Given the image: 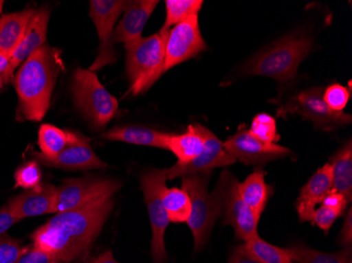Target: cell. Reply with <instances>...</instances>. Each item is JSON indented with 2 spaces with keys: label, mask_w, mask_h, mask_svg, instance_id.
Returning a JSON list of instances; mask_svg holds the SVG:
<instances>
[{
  "label": "cell",
  "mask_w": 352,
  "mask_h": 263,
  "mask_svg": "<svg viewBox=\"0 0 352 263\" xmlns=\"http://www.w3.org/2000/svg\"><path fill=\"white\" fill-rule=\"evenodd\" d=\"M16 222H19V220H17L15 217H13L11 211L8 209L7 205L0 209V236L6 234L8 229H9L12 225H15Z\"/></svg>",
  "instance_id": "f35d334b"
},
{
  "label": "cell",
  "mask_w": 352,
  "mask_h": 263,
  "mask_svg": "<svg viewBox=\"0 0 352 263\" xmlns=\"http://www.w3.org/2000/svg\"><path fill=\"white\" fill-rule=\"evenodd\" d=\"M50 19V12L47 9L36 11L30 21L25 35L19 47L11 55V65L13 71L23 65L35 51L43 47L47 38V25Z\"/></svg>",
  "instance_id": "d6986e66"
},
{
  "label": "cell",
  "mask_w": 352,
  "mask_h": 263,
  "mask_svg": "<svg viewBox=\"0 0 352 263\" xmlns=\"http://www.w3.org/2000/svg\"><path fill=\"white\" fill-rule=\"evenodd\" d=\"M248 130L253 137L267 144H276L280 140L276 119L266 113L256 115Z\"/></svg>",
  "instance_id": "f546056e"
},
{
  "label": "cell",
  "mask_w": 352,
  "mask_h": 263,
  "mask_svg": "<svg viewBox=\"0 0 352 263\" xmlns=\"http://www.w3.org/2000/svg\"><path fill=\"white\" fill-rule=\"evenodd\" d=\"M203 5L201 0H167L164 27L171 29L172 25H177L191 16L199 15Z\"/></svg>",
  "instance_id": "f1b7e54d"
},
{
  "label": "cell",
  "mask_w": 352,
  "mask_h": 263,
  "mask_svg": "<svg viewBox=\"0 0 352 263\" xmlns=\"http://www.w3.org/2000/svg\"><path fill=\"white\" fill-rule=\"evenodd\" d=\"M228 263H260L258 261L254 260L251 258L248 255L245 254L244 252L239 250L237 247H235L232 251H231L230 256H229Z\"/></svg>",
  "instance_id": "ab89813d"
},
{
  "label": "cell",
  "mask_w": 352,
  "mask_h": 263,
  "mask_svg": "<svg viewBox=\"0 0 352 263\" xmlns=\"http://www.w3.org/2000/svg\"><path fill=\"white\" fill-rule=\"evenodd\" d=\"M237 248L260 263H294L286 249L271 244L260 236L237 245Z\"/></svg>",
  "instance_id": "4316f807"
},
{
  "label": "cell",
  "mask_w": 352,
  "mask_h": 263,
  "mask_svg": "<svg viewBox=\"0 0 352 263\" xmlns=\"http://www.w3.org/2000/svg\"><path fill=\"white\" fill-rule=\"evenodd\" d=\"M35 10L6 14L0 19V52L11 56L25 35Z\"/></svg>",
  "instance_id": "7402d4cb"
},
{
  "label": "cell",
  "mask_w": 352,
  "mask_h": 263,
  "mask_svg": "<svg viewBox=\"0 0 352 263\" xmlns=\"http://www.w3.org/2000/svg\"><path fill=\"white\" fill-rule=\"evenodd\" d=\"M207 45L199 29V16H191L170 30L166 43L165 72L197 56Z\"/></svg>",
  "instance_id": "7c38bea8"
},
{
  "label": "cell",
  "mask_w": 352,
  "mask_h": 263,
  "mask_svg": "<svg viewBox=\"0 0 352 263\" xmlns=\"http://www.w3.org/2000/svg\"><path fill=\"white\" fill-rule=\"evenodd\" d=\"M122 183L104 178L66 179L57 187L56 214L82 207L104 196L116 195Z\"/></svg>",
  "instance_id": "8fae6325"
},
{
  "label": "cell",
  "mask_w": 352,
  "mask_h": 263,
  "mask_svg": "<svg viewBox=\"0 0 352 263\" xmlns=\"http://www.w3.org/2000/svg\"><path fill=\"white\" fill-rule=\"evenodd\" d=\"M43 172L36 160L23 164L15 173V187L25 190L37 189L43 185Z\"/></svg>",
  "instance_id": "4dcf8cb0"
},
{
  "label": "cell",
  "mask_w": 352,
  "mask_h": 263,
  "mask_svg": "<svg viewBox=\"0 0 352 263\" xmlns=\"http://www.w3.org/2000/svg\"><path fill=\"white\" fill-rule=\"evenodd\" d=\"M294 263H352L351 248L340 252L324 253L304 243L296 242L286 248Z\"/></svg>",
  "instance_id": "d4e9b609"
},
{
  "label": "cell",
  "mask_w": 352,
  "mask_h": 263,
  "mask_svg": "<svg viewBox=\"0 0 352 263\" xmlns=\"http://www.w3.org/2000/svg\"><path fill=\"white\" fill-rule=\"evenodd\" d=\"M162 203L170 222L187 223L191 215V201L189 195L179 187H166L162 194Z\"/></svg>",
  "instance_id": "83f0119b"
},
{
  "label": "cell",
  "mask_w": 352,
  "mask_h": 263,
  "mask_svg": "<svg viewBox=\"0 0 352 263\" xmlns=\"http://www.w3.org/2000/svg\"><path fill=\"white\" fill-rule=\"evenodd\" d=\"M90 138L76 133L75 139L55 158H47L41 153L33 152V157L43 165L66 170L104 169L107 164L93 151Z\"/></svg>",
  "instance_id": "9a60e30c"
},
{
  "label": "cell",
  "mask_w": 352,
  "mask_h": 263,
  "mask_svg": "<svg viewBox=\"0 0 352 263\" xmlns=\"http://www.w3.org/2000/svg\"><path fill=\"white\" fill-rule=\"evenodd\" d=\"M14 71L11 65V56L6 53L0 52V78L5 84L13 79Z\"/></svg>",
  "instance_id": "74e56055"
},
{
  "label": "cell",
  "mask_w": 352,
  "mask_h": 263,
  "mask_svg": "<svg viewBox=\"0 0 352 263\" xmlns=\"http://www.w3.org/2000/svg\"><path fill=\"white\" fill-rule=\"evenodd\" d=\"M114 203V195L104 196L77 209L55 214L32 233V245L54 255L61 263L85 262Z\"/></svg>",
  "instance_id": "6da1fadb"
},
{
  "label": "cell",
  "mask_w": 352,
  "mask_h": 263,
  "mask_svg": "<svg viewBox=\"0 0 352 263\" xmlns=\"http://www.w3.org/2000/svg\"><path fill=\"white\" fill-rule=\"evenodd\" d=\"M15 263H61L54 255L41 249L35 248L33 245L29 247L28 250L19 257Z\"/></svg>",
  "instance_id": "e575fe53"
},
{
  "label": "cell",
  "mask_w": 352,
  "mask_h": 263,
  "mask_svg": "<svg viewBox=\"0 0 352 263\" xmlns=\"http://www.w3.org/2000/svg\"><path fill=\"white\" fill-rule=\"evenodd\" d=\"M72 92L77 108L96 130L104 128L118 114V100L100 84L98 75L92 71L77 69Z\"/></svg>",
  "instance_id": "8992f818"
},
{
  "label": "cell",
  "mask_w": 352,
  "mask_h": 263,
  "mask_svg": "<svg viewBox=\"0 0 352 263\" xmlns=\"http://www.w3.org/2000/svg\"><path fill=\"white\" fill-rule=\"evenodd\" d=\"M23 247V240L13 238L6 234L0 236V263H15L19 257L28 250Z\"/></svg>",
  "instance_id": "1f68e13d"
},
{
  "label": "cell",
  "mask_w": 352,
  "mask_h": 263,
  "mask_svg": "<svg viewBox=\"0 0 352 263\" xmlns=\"http://www.w3.org/2000/svg\"><path fill=\"white\" fill-rule=\"evenodd\" d=\"M76 133L61 130L52 124H43L39 128L38 144L41 155L55 158L72 144Z\"/></svg>",
  "instance_id": "484cf974"
},
{
  "label": "cell",
  "mask_w": 352,
  "mask_h": 263,
  "mask_svg": "<svg viewBox=\"0 0 352 263\" xmlns=\"http://www.w3.org/2000/svg\"><path fill=\"white\" fill-rule=\"evenodd\" d=\"M167 169H151L140 176V189L144 194L151 223V258L153 263H167L165 232L170 221L162 203V194L167 187Z\"/></svg>",
  "instance_id": "52a82bcc"
},
{
  "label": "cell",
  "mask_w": 352,
  "mask_h": 263,
  "mask_svg": "<svg viewBox=\"0 0 352 263\" xmlns=\"http://www.w3.org/2000/svg\"><path fill=\"white\" fill-rule=\"evenodd\" d=\"M172 133H165L161 130L142 126H116L102 134L104 139L111 141H122L136 146H153L158 149L168 150V140Z\"/></svg>",
  "instance_id": "44dd1931"
},
{
  "label": "cell",
  "mask_w": 352,
  "mask_h": 263,
  "mask_svg": "<svg viewBox=\"0 0 352 263\" xmlns=\"http://www.w3.org/2000/svg\"><path fill=\"white\" fill-rule=\"evenodd\" d=\"M323 91V88H311L298 93L278 111V114L300 115L312 122L316 128L323 130H330L351 124V115L334 112L325 104Z\"/></svg>",
  "instance_id": "ba28073f"
},
{
  "label": "cell",
  "mask_w": 352,
  "mask_h": 263,
  "mask_svg": "<svg viewBox=\"0 0 352 263\" xmlns=\"http://www.w3.org/2000/svg\"><path fill=\"white\" fill-rule=\"evenodd\" d=\"M3 79L0 78V90H1V89H3Z\"/></svg>",
  "instance_id": "7bdbcfd3"
},
{
  "label": "cell",
  "mask_w": 352,
  "mask_h": 263,
  "mask_svg": "<svg viewBox=\"0 0 352 263\" xmlns=\"http://www.w3.org/2000/svg\"><path fill=\"white\" fill-rule=\"evenodd\" d=\"M239 192L255 216L261 218L272 193V187L265 181L264 172L256 170L245 181L239 183Z\"/></svg>",
  "instance_id": "603a6c76"
},
{
  "label": "cell",
  "mask_w": 352,
  "mask_h": 263,
  "mask_svg": "<svg viewBox=\"0 0 352 263\" xmlns=\"http://www.w3.org/2000/svg\"><path fill=\"white\" fill-rule=\"evenodd\" d=\"M210 177L211 172L182 177V189L191 201V215L187 223L195 238V253L203 250L210 238L213 227L223 211V199L233 175L223 171L214 190L209 193Z\"/></svg>",
  "instance_id": "3957f363"
},
{
  "label": "cell",
  "mask_w": 352,
  "mask_h": 263,
  "mask_svg": "<svg viewBox=\"0 0 352 263\" xmlns=\"http://www.w3.org/2000/svg\"><path fill=\"white\" fill-rule=\"evenodd\" d=\"M332 189V170L330 163L320 168L314 175L300 189V195L296 201L300 222H311L314 219L316 205L322 203L326 195Z\"/></svg>",
  "instance_id": "ac0fdd59"
},
{
  "label": "cell",
  "mask_w": 352,
  "mask_h": 263,
  "mask_svg": "<svg viewBox=\"0 0 352 263\" xmlns=\"http://www.w3.org/2000/svg\"><path fill=\"white\" fill-rule=\"evenodd\" d=\"M341 216L342 215L339 211H334V209L325 207V205H321V207L314 211L312 223L318 225L322 231H324L325 234H327L328 231L333 225L334 221Z\"/></svg>",
  "instance_id": "836d02e7"
},
{
  "label": "cell",
  "mask_w": 352,
  "mask_h": 263,
  "mask_svg": "<svg viewBox=\"0 0 352 263\" xmlns=\"http://www.w3.org/2000/svg\"><path fill=\"white\" fill-rule=\"evenodd\" d=\"M227 151L245 165L264 167L274 160L294 155L289 149L278 144H267L253 137L245 124L239 126L234 135L223 142Z\"/></svg>",
  "instance_id": "30bf717a"
},
{
  "label": "cell",
  "mask_w": 352,
  "mask_h": 263,
  "mask_svg": "<svg viewBox=\"0 0 352 263\" xmlns=\"http://www.w3.org/2000/svg\"><path fill=\"white\" fill-rule=\"evenodd\" d=\"M352 243V209L349 207L346 214L345 221L339 236V244L342 248H351Z\"/></svg>",
  "instance_id": "8d00e7d4"
},
{
  "label": "cell",
  "mask_w": 352,
  "mask_h": 263,
  "mask_svg": "<svg viewBox=\"0 0 352 263\" xmlns=\"http://www.w3.org/2000/svg\"><path fill=\"white\" fill-rule=\"evenodd\" d=\"M235 162L236 159L227 151L223 142L221 141L211 130H208L205 146L199 157L192 160L189 163H175L167 169V180L211 172L217 168L232 165Z\"/></svg>",
  "instance_id": "4fadbf2b"
},
{
  "label": "cell",
  "mask_w": 352,
  "mask_h": 263,
  "mask_svg": "<svg viewBox=\"0 0 352 263\" xmlns=\"http://www.w3.org/2000/svg\"><path fill=\"white\" fill-rule=\"evenodd\" d=\"M314 47L309 36L288 35L269 45L245 65L243 74L247 76L270 77L280 84L294 80L298 65L307 58Z\"/></svg>",
  "instance_id": "277c9868"
},
{
  "label": "cell",
  "mask_w": 352,
  "mask_h": 263,
  "mask_svg": "<svg viewBox=\"0 0 352 263\" xmlns=\"http://www.w3.org/2000/svg\"><path fill=\"white\" fill-rule=\"evenodd\" d=\"M84 263H120L114 258L113 253L112 251H107L102 254L98 255V257L89 256L85 260Z\"/></svg>",
  "instance_id": "60d3db41"
},
{
  "label": "cell",
  "mask_w": 352,
  "mask_h": 263,
  "mask_svg": "<svg viewBox=\"0 0 352 263\" xmlns=\"http://www.w3.org/2000/svg\"><path fill=\"white\" fill-rule=\"evenodd\" d=\"M122 0H91L90 17L98 29L100 37V50L94 62L89 70L95 71L104 68L106 65L116 62V50L113 47L114 25L124 11Z\"/></svg>",
  "instance_id": "9c48e42d"
},
{
  "label": "cell",
  "mask_w": 352,
  "mask_h": 263,
  "mask_svg": "<svg viewBox=\"0 0 352 263\" xmlns=\"http://www.w3.org/2000/svg\"><path fill=\"white\" fill-rule=\"evenodd\" d=\"M171 29L126 43V71L132 94L149 90L165 73L166 43Z\"/></svg>",
  "instance_id": "5b68a950"
},
{
  "label": "cell",
  "mask_w": 352,
  "mask_h": 263,
  "mask_svg": "<svg viewBox=\"0 0 352 263\" xmlns=\"http://www.w3.org/2000/svg\"><path fill=\"white\" fill-rule=\"evenodd\" d=\"M350 91L340 84L328 86L323 91V100L325 104L334 112H343L349 102Z\"/></svg>",
  "instance_id": "d6a6232c"
},
{
  "label": "cell",
  "mask_w": 352,
  "mask_h": 263,
  "mask_svg": "<svg viewBox=\"0 0 352 263\" xmlns=\"http://www.w3.org/2000/svg\"><path fill=\"white\" fill-rule=\"evenodd\" d=\"M223 225H231L234 229L235 237L244 242L258 237V225L260 218L255 216L250 207L239 195V181L231 178L226 195L223 199Z\"/></svg>",
  "instance_id": "5bb4252c"
},
{
  "label": "cell",
  "mask_w": 352,
  "mask_h": 263,
  "mask_svg": "<svg viewBox=\"0 0 352 263\" xmlns=\"http://www.w3.org/2000/svg\"><path fill=\"white\" fill-rule=\"evenodd\" d=\"M60 70L58 51L47 45L39 47L21 65L15 77V88L25 119H43L50 108L51 96Z\"/></svg>",
  "instance_id": "7a4b0ae2"
},
{
  "label": "cell",
  "mask_w": 352,
  "mask_h": 263,
  "mask_svg": "<svg viewBox=\"0 0 352 263\" xmlns=\"http://www.w3.org/2000/svg\"><path fill=\"white\" fill-rule=\"evenodd\" d=\"M208 128L199 124H190L183 134H172L168 140V151L177 158L179 164H187L199 157L205 146Z\"/></svg>",
  "instance_id": "ffe728a7"
},
{
  "label": "cell",
  "mask_w": 352,
  "mask_h": 263,
  "mask_svg": "<svg viewBox=\"0 0 352 263\" xmlns=\"http://www.w3.org/2000/svg\"><path fill=\"white\" fill-rule=\"evenodd\" d=\"M332 170V191L345 196L348 203L352 201V144L348 140L330 159Z\"/></svg>",
  "instance_id": "cb8c5ba5"
},
{
  "label": "cell",
  "mask_w": 352,
  "mask_h": 263,
  "mask_svg": "<svg viewBox=\"0 0 352 263\" xmlns=\"http://www.w3.org/2000/svg\"><path fill=\"white\" fill-rule=\"evenodd\" d=\"M157 5V0L126 1L122 19L114 30L113 43H124L126 45L142 38L144 27Z\"/></svg>",
  "instance_id": "e0dca14e"
},
{
  "label": "cell",
  "mask_w": 352,
  "mask_h": 263,
  "mask_svg": "<svg viewBox=\"0 0 352 263\" xmlns=\"http://www.w3.org/2000/svg\"><path fill=\"white\" fill-rule=\"evenodd\" d=\"M57 187L43 183L37 189L25 190L10 199L7 207L17 220L45 214H56Z\"/></svg>",
  "instance_id": "2e32d148"
},
{
  "label": "cell",
  "mask_w": 352,
  "mask_h": 263,
  "mask_svg": "<svg viewBox=\"0 0 352 263\" xmlns=\"http://www.w3.org/2000/svg\"><path fill=\"white\" fill-rule=\"evenodd\" d=\"M3 1H0V13L3 11Z\"/></svg>",
  "instance_id": "b9f144b4"
},
{
  "label": "cell",
  "mask_w": 352,
  "mask_h": 263,
  "mask_svg": "<svg viewBox=\"0 0 352 263\" xmlns=\"http://www.w3.org/2000/svg\"><path fill=\"white\" fill-rule=\"evenodd\" d=\"M321 205L330 207V209H334V211H339L341 215H343L349 203H348L347 199L345 198V196L342 195L341 193H338V192L332 191L331 190V191L326 195Z\"/></svg>",
  "instance_id": "d590c367"
}]
</instances>
